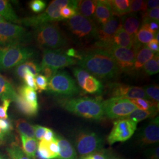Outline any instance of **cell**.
<instances>
[{"label": "cell", "mask_w": 159, "mask_h": 159, "mask_svg": "<svg viewBox=\"0 0 159 159\" xmlns=\"http://www.w3.org/2000/svg\"><path fill=\"white\" fill-rule=\"evenodd\" d=\"M77 64L89 73L102 79L115 77L120 71L113 57L103 48L94 50L81 56Z\"/></svg>", "instance_id": "obj_1"}, {"label": "cell", "mask_w": 159, "mask_h": 159, "mask_svg": "<svg viewBox=\"0 0 159 159\" xmlns=\"http://www.w3.org/2000/svg\"><path fill=\"white\" fill-rule=\"evenodd\" d=\"M102 102L100 97H80L63 100L60 104L67 111L80 117L100 120L104 116Z\"/></svg>", "instance_id": "obj_2"}, {"label": "cell", "mask_w": 159, "mask_h": 159, "mask_svg": "<svg viewBox=\"0 0 159 159\" xmlns=\"http://www.w3.org/2000/svg\"><path fill=\"white\" fill-rule=\"evenodd\" d=\"M33 35L38 46L44 49H57L67 44L57 23H48L35 29Z\"/></svg>", "instance_id": "obj_3"}, {"label": "cell", "mask_w": 159, "mask_h": 159, "mask_svg": "<svg viewBox=\"0 0 159 159\" xmlns=\"http://www.w3.org/2000/svg\"><path fill=\"white\" fill-rule=\"evenodd\" d=\"M71 2V0H54L50 3L44 12L38 16L21 19L20 24L35 29L48 23H57L62 20L60 16L61 9L68 6Z\"/></svg>", "instance_id": "obj_4"}, {"label": "cell", "mask_w": 159, "mask_h": 159, "mask_svg": "<svg viewBox=\"0 0 159 159\" xmlns=\"http://www.w3.org/2000/svg\"><path fill=\"white\" fill-rule=\"evenodd\" d=\"M34 56V50L24 46H0V70L16 67Z\"/></svg>", "instance_id": "obj_5"}, {"label": "cell", "mask_w": 159, "mask_h": 159, "mask_svg": "<svg viewBox=\"0 0 159 159\" xmlns=\"http://www.w3.org/2000/svg\"><path fill=\"white\" fill-rule=\"evenodd\" d=\"M47 91L56 96L70 98L78 94L80 89L70 75L59 71L49 80Z\"/></svg>", "instance_id": "obj_6"}, {"label": "cell", "mask_w": 159, "mask_h": 159, "mask_svg": "<svg viewBox=\"0 0 159 159\" xmlns=\"http://www.w3.org/2000/svg\"><path fill=\"white\" fill-rule=\"evenodd\" d=\"M31 34L22 26L8 23L0 22V46H23L30 40Z\"/></svg>", "instance_id": "obj_7"}, {"label": "cell", "mask_w": 159, "mask_h": 159, "mask_svg": "<svg viewBox=\"0 0 159 159\" xmlns=\"http://www.w3.org/2000/svg\"><path fill=\"white\" fill-rule=\"evenodd\" d=\"M66 25L70 32L78 40H89L96 39L97 27L93 18H87L80 14L66 21Z\"/></svg>", "instance_id": "obj_8"}, {"label": "cell", "mask_w": 159, "mask_h": 159, "mask_svg": "<svg viewBox=\"0 0 159 159\" xmlns=\"http://www.w3.org/2000/svg\"><path fill=\"white\" fill-rule=\"evenodd\" d=\"M104 116L109 119H123L135 110L136 106L130 100L111 97L102 102Z\"/></svg>", "instance_id": "obj_9"}, {"label": "cell", "mask_w": 159, "mask_h": 159, "mask_svg": "<svg viewBox=\"0 0 159 159\" xmlns=\"http://www.w3.org/2000/svg\"><path fill=\"white\" fill-rule=\"evenodd\" d=\"M103 141L102 137L92 131H83L77 135L75 147L81 156L94 153L102 150Z\"/></svg>", "instance_id": "obj_10"}, {"label": "cell", "mask_w": 159, "mask_h": 159, "mask_svg": "<svg viewBox=\"0 0 159 159\" xmlns=\"http://www.w3.org/2000/svg\"><path fill=\"white\" fill-rule=\"evenodd\" d=\"M137 130V124L127 119H119L114 121L113 127L107 138L109 144L124 142L130 139Z\"/></svg>", "instance_id": "obj_11"}, {"label": "cell", "mask_w": 159, "mask_h": 159, "mask_svg": "<svg viewBox=\"0 0 159 159\" xmlns=\"http://www.w3.org/2000/svg\"><path fill=\"white\" fill-rule=\"evenodd\" d=\"M103 49L107 50L112 56L120 70L129 72L134 70L137 52L138 51L136 49L113 46H109Z\"/></svg>", "instance_id": "obj_12"}, {"label": "cell", "mask_w": 159, "mask_h": 159, "mask_svg": "<svg viewBox=\"0 0 159 159\" xmlns=\"http://www.w3.org/2000/svg\"><path fill=\"white\" fill-rule=\"evenodd\" d=\"M122 28L121 17L113 15L108 21L97 27L96 39L100 48H106L110 46L114 36Z\"/></svg>", "instance_id": "obj_13"}, {"label": "cell", "mask_w": 159, "mask_h": 159, "mask_svg": "<svg viewBox=\"0 0 159 159\" xmlns=\"http://www.w3.org/2000/svg\"><path fill=\"white\" fill-rule=\"evenodd\" d=\"M77 64V60L69 57L62 52L50 49H44L41 67H49L58 70Z\"/></svg>", "instance_id": "obj_14"}, {"label": "cell", "mask_w": 159, "mask_h": 159, "mask_svg": "<svg viewBox=\"0 0 159 159\" xmlns=\"http://www.w3.org/2000/svg\"><path fill=\"white\" fill-rule=\"evenodd\" d=\"M109 87L112 97L127 99L143 98L148 100L144 88L140 87L129 86L122 84L114 83L112 85H109Z\"/></svg>", "instance_id": "obj_15"}, {"label": "cell", "mask_w": 159, "mask_h": 159, "mask_svg": "<svg viewBox=\"0 0 159 159\" xmlns=\"http://www.w3.org/2000/svg\"><path fill=\"white\" fill-rule=\"evenodd\" d=\"M139 141L142 145H149L159 142V117L151 120L139 134Z\"/></svg>", "instance_id": "obj_16"}, {"label": "cell", "mask_w": 159, "mask_h": 159, "mask_svg": "<svg viewBox=\"0 0 159 159\" xmlns=\"http://www.w3.org/2000/svg\"><path fill=\"white\" fill-rule=\"evenodd\" d=\"M113 16L110 1H97L96 8L93 16L94 21L99 25L106 23Z\"/></svg>", "instance_id": "obj_17"}, {"label": "cell", "mask_w": 159, "mask_h": 159, "mask_svg": "<svg viewBox=\"0 0 159 159\" xmlns=\"http://www.w3.org/2000/svg\"><path fill=\"white\" fill-rule=\"evenodd\" d=\"M111 46L126 48H134L137 50H139L137 48V41L135 38L132 37L122 28L114 36L109 46Z\"/></svg>", "instance_id": "obj_18"}, {"label": "cell", "mask_w": 159, "mask_h": 159, "mask_svg": "<svg viewBox=\"0 0 159 159\" xmlns=\"http://www.w3.org/2000/svg\"><path fill=\"white\" fill-rule=\"evenodd\" d=\"M122 29L133 38H135L140 25V21L135 13H129L121 17Z\"/></svg>", "instance_id": "obj_19"}, {"label": "cell", "mask_w": 159, "mask_h": 159, "mask_svg": "<svg viewBox=\"0 0 159 159\" xmlns=\"http://www.w3.org/2000/svg\"><path fill=\"white\" fill-rule=\"evenodd\" d=\"M56 139L59 148L57 159H77L75 149L67 139L58 135H56Z\"/></svg>", "instance_id": "obj_20"}, {"label": "cell", "mask_w": 159, "mask_h": 159, "mask_svg": "<svg viewBox=\"0 0 159 159\" xmlns=\"http://www.w3.org/2000/svg\"><path fill=\"white\" fill-rule=\"evenodd\" d=\"M18 93L15 90L11 83L4 76L0 74V99L2 101L10 100L14 102Z\"/></svg>", "instance_id": "obj_21"}, {"label": "cell", "mask_w": 159, "mask_h": 159, "mask_svg": "<svg viewBox=\"0 0 159 159\" xmlns=\"http://www.w3.org/2000/svg\"><path fill=\"white\" fill-rule=\"evenodd\" d=\"M0 16L10 23H20V19L18 18L11 4L8 1L0 0Z\"/></svg>", "instance_id": "obj_22"}, {"label": "cell", "mask_w": 159, "mask_h": 159, "mask_svg": "<svg viewBox=\"0 0 159 159\" xmlns=\"http://www.w3.org/2000/svg\"><path fill=\"white\" fill-rule=\"evenodd\" d=\"M22 144V150L24 154L30 159H36L38 141L35 138H29L23 135H20Z\"/></svg>", "instance_id": "obj_23"}, {"label": "cell", "mask_w": 159, "mask_h": 159, "mask_svg": "<svg viewBox=\"0 0 159 159\" xmlns=\"http://www.w3.org/2000/svg\"><path fill=\"white\" fill-rule=\"evenodd\" d=\"M18 111L25 116L31 117L35 116L39 111V108H36L27 102L23 98L18 94L17 98L14 101Z\"/></svg>", "instance_id": "obj_24"}, {"label": "cell", "mask_w": 159, "mask_h": 159, "mask_svg": "<svg viewBox=\"0 0 159 159\" xmlns=\"http://www.w3.org/2000/svg\"><path fill=\"white\" fill-rule=\"evenodd\" d=\"M155 54L156 53L151 51L147 46H142L137 52L134 69L138 70L142 68L144 64L152 59Z\"/></svg>", "instance_id": "obj_25"}, {"label": "cell", "mask_w": 159, "mask_h": 159, "mask_svg": "<svg viewBox=\"0 0 159 159\" xmlns=\"http://www.w3.org/2000/svg\"><path fill=\"white\" fill-rule=\"evenodd\" d=\"M97 1H78L77 13L87 18H93L96 8Z\"/></svg>", "instance_id": "obj_26"}, {"label": "cell", "mask_w": 159, "mask_h": 159, "mask_svg": "<svg viewBox=\"0 0 159 159\" xmlns=\"http://www.w3.org/2000/svg\"><path fill=\"white\" fill-rule=\"evenodd\" d=\"M18 94L23 97L27 102H29V104L35 107L39 108V106L36 90L26 85H23L18 89Z\"/></svg>", "instance_id": "obj_27"}, {"label": "cell", "mask_w": 159, "mask_h": 159, "mask_svg": "<svg viewBox=\"0 0 159 159\" xmlns=\"http://www.w3.org/2000/svg\"><path fill=\"white\" fill-rule=\"evenodd\" d=\"M102 89V83L94 76L90 75L85 80L82 90L85 93L100 94Z\"/></svg>", "instance_id": "obj_28"}, {"label": "cell", "mask_w": 159, "mask_h": 159, "mask_svg": "<svg viewBox=\"0 0 159 159\" xmlns=\"http://www.w3.org/2000/svg\"><path fill=\"white\" fill-rule=\"evenodd\" d=\"M113 15L121 17L129 14L130 12V0H113L110 1Z\"/></svg>", "instance_id": "obj_29"}, {"label": "cell", "mask_w": 159, "mask_h": 159, "mask_svg": "<svg viewBox=\"0 0 159 159\" xmlns=\"http://www.w3.org/2000/svg\"><path fill=\"white\" fill-rule=\"evenodd\" d=\"M159 109L155 108L148 111H144L142 110L136 108L133 112H131L128 116L126 117V119L130 120L131 121L134 122L137 124L138 123L148 118H152L155 116L158 113Z\"/></svg>", "instance_id": "obj_30"}, {"label": "cell", "mask_w": 159, "mask_h": 159, "mask_svg": "<svg viewBox=\"0 0 159 159\" xmlns=\"http://www.w3.org/2000/svg\"><path fill=\"white\" fill-rule=\"evenodd\" d=\"M15 125L20 135H23L29 138H34V127L28 121L20 119L16 121Z\"/></svg>", "instance_id": "obj_31"}, {"label": "cell", "mask_w": 159, "mask_h": 159, "mask_svg": "<svg viewBox=\"0 0 159 159\" xmlns=\"http://www.w3.org/2000/svg\"><path fill=\"white\" fill-rule=\"evenodd\" d=\"M159 53H156L154 57L143 66L144 71L150 75L158 73L159 71Z\"/></svg>", "instance_id": "obj_32"}, {"label": "cell", "mask_w": 159, "mask_h": 159, "mask_svg": "<svg viewBox=\"0 0 159 159\" xmlns=\"http://www.w3.org/2000/svg\"><path fill=\"white\" fill-rule=\"evenodd\" d=\"M131 102L134 104L137 108L142 110L144 111H148L153 109H159V104L155 103L150 100H146L143 98H135L129 99Z\"/></svg>", "instance_id": "obj_33"}, {"label": "cell", "mask_w": 159, "mask_h": 159, "mask_svg": "<svg viewBox=\"0 0 159 159\" xmlns=\"http://www.w3.org/2000/svg\"><path fill=\"white\" fill-rule=\"evenodd\" d=\"M78 1H71L68 6L63 7L60 10V16L62 20H68L77 14Z\"/></svg>", "instance_id": "obj_34"}, {"label": "cell", "mask_w": 159, "mask_h": 159, "mask_svg": "<svg viewBox=\"0 0 159 159\" xmlns=\"http://www.w3.org/2000/svg\"><path fill=\"white\" fill-rule=\"evenodd\" d=\"M6 151L10 159H30L24 154L21 148L16 143H12L7 148Z\"/></svg>", "instance_id": "obj_35"}, {"label": "cell", "mask_w": 159, "mask_h": 159, "mask_svg": "<svg viewBox=\"0 0 159 159\" xmlns=\"http://www.w3.org/2000/svg\"><path fill=\"white\" fill-rule=\"evenodd\" d=\"M36 156L39 159H54L48 148L47 142L41 140L37 145Z\"/></svg>", "instance_id": "obj_36"}, {"label": "cell", "mask_w": 159, "mask_h": 159, "mask_svg": "<svg viewBox=\"0 0 159 159\" xmlns=\"http://www.w3.org/2000/svg\"><path fill=\"white\" fill-rule=\"evenodd\" d=\"M154 35L147 30L140 27V30L138 31L136 35L135 39L140 44H148V43L154 39Z\"/></svg>", "instance_id": "obj_37"}, {"label": "cell", "mask_w": 159, "mask_h": 159, "mask_svg": "<svg viewBox=\"0 0 159 159\" xmlns=\"http://www.w3.org/2000/svg\"><path fill=\"white\" fill-rule=\"evenodd\" d=\"M145 93L148 99L153 102L159 104V85H150L144 88Z\"/></svg>", "instance_id": "obj_38"}, {"label": "cell", "mask_w": 159, "mask_h": 159, "mask_svg": "<svg viewBox=\"0 0 159 159\" xmlns=\"http://www.w3.org/2000/svg\"><path fill=\"white\" fill-rule=\"evenodd\" d=\"M73 73L77 81V83L80 87L83 89L85 80L90 74L85 70L79 67H74L73 68Z\"/></svg>", "instance_id": "obj_39"}, {"label": "cell", "mask_w": 159, "mask_h": 159, "mask_svg": "<svg viewBox=\"0 0 159 159\" xmlns=\"http://www.w3.org/2000/svg\"><path fill=\"white\" fill-rule=\"evenodd\" d=\"M147 10V1L142 0L130 1V13L136 14L137 12L144 13Z\"/></svg>", "instance_id": "obj_40"}, {"label": "cell", "mask_w": 159, "mask_h": 159, "mask_svg": "<svg viewBox=\"0 0 159 159\" xmlns=\"http://www.w3.org/2000/svg\"><path fill=\"white\" fill-rule=\"evenodd\" d=\"M35 81L37 90H39L40 93L42 91L47 90L48 80L43 74H39L36 75L35 78Z\"/></svg>", "instance_id": "obj_41"}, {"label": "cell", "mask_w": 159, "mask_h": 159, "mask_svg": "<svg viewBox=\"0 0 159 159\" xmlns=\"http://www.w3.org/2000/svg\"><path fill=\"white\" fill-rule=\"evenodd\" d=\"M141 27L155 35L159 31V22L152 20H142Z\"/></svg>", "instance_id": "obj_42"}, {"label": "cell", "mask_w": 159, "mask_h": 159, "mask_svg": "<svg viewBox=\"0 0 159 159\" xmlns=\"http://www.w3.org/2000/svg\"><path fill=\"white\" fill-rule=\"evenodd\" d=\"M46 1L43 0H33L29 4L30 9L35 13H40L43 11L46 8Z\"/></svg>", "instance_id": "obj_43"}, {"label": "cell", "mask_w": 159, "mask_h": 159, "mask_svg": "<svg viewBox=\"0 0 159 159\" xmlns=\"http://www.w3.org/2000/svg\"><path fill=\"white\" fill-rule=\"evenodd\" d=\"M142 20H152L159 22V8H156L148 10L143 13Z\"/></svg>", "instance_id": "obj_44"}, {"label": "cell", "mask_w": 159, "mask_h": 159, "mask_svg": "<svg viewBox=\"0 0 159 159\" xmlns=\"http://www.w3.org/2000/svg\"><path fill=\"white\" fill-rule=\"evenodd\" d=\"M23 80H24V83H25L27 86H28L30 88L33 89L35 90H37V86L35 84L34 76L31 73H30V71L28 70V68L25 70V75H24Z\"/></svg>", "instance_id": "obj_45"}, {"label": "cell", "mask_w": 159, "mask_h": 159, "mask_svg": "<svg viewBox=\"0 0 159 159\" xmlns=\"http://www.w3.org/2000/svg\"><path fill=\"white\" fill-rule=\"evenodd\" d=\"M0 130L8 134H11L13 126L10 120L0 119Z\"/></svg>", "instance_id": "obj_46"}, {"label": "cell", "mask_w": 159, "mask_h": 159, "mask_svg": "<svg viewBox=\"0 0 159 159\" xmlns=\"http://www.w3.org/2000/svg\"><path fill=\"white\" fill-rule=\"evenodd\" d=\"M12 101L10 100H5L2 101V103L0 105V119H8V116L7 111Z\"/></svg>", "instance_id": "obj_47"}, {"label": "cell", "mask_w": 159, "mask_h": 159, "mask_svg": "<svg viewBox=\"0 0 159 159\" xmlns=\"http://www.w3.org/2000/svg\"><path fill=\"white\" fill-rule=\"evenodd\" d=\"M25 64L27 67L28 70L30 73L33 74L34 76H36L40 74L41 72L40 65L33 61H25Z\"/></svg>", "instance_id": "obj_48"}, {"label": "cell", "mask_w": 159, "mask_h": 159, "mask_svg": "<svg viewBox=\"0 0 159 159\" xmlns=\"http://www.w3.org/2000/svg\"><path fill=\"white\" fill-rule=\"evenodd\" d=\"M34 130V138L37 140L40 141L43 139V136L47 129V127L40 125H33Z\"/></svg>", "instance_id": "obj_49"}, {"label": "cell", "mask_w": 159, "mask_h": 159, "mask_svg": "<svg viewBox=\"0 0 159 159\" xmlns=\"http://www.w3.org/2000/svg\"><path fill=\"white\" fill-rule=\"evenodd\" d=\"M27 69V66L25 64V63L24 62V63L17 66V67H16L14 69V73L17 78H18L19 79L22 80L24 79L25 70Z\"/></svg>", "instance_id": "obj_50"}, {"label": "cell", "mask_w": 159, "mask_h": 159, "mask_svg": "<svg viewBox=\"0 0 159 159\" xmlns=\"http://www.w3.org/2000/svg\"><path fill=\"white\" fill-rule=\"evenodd\" d=\"M41 72L43 73V75L49 81L55 74L57 73V70L49 67H41Z\"/></svg>", "instance_id": "obj_51"}, {"label": "cell", "mask_w": 159, "mask_h": 159, "mask_svg": "<svg viewBox=\"0 0 159 159\" xmlns=\"http://www.w3.org/2000/svg\"><path fill=\"white\" fill-rule=\"evenodd\" d=\"M56 134H55L54 131L50 129L47 128L42 140L46 141L47 142H50L56 139Z\"/></svg>", "instance_id": "obj_52"}, {"label": "cell", "mask_w": 159, "mask_h": 159, "mask_svg": "<svg viewBox=\"0 0 159 159\" xmlns=\"http://www.w3.org/2000/svg\"><path fill=\"white\" fill-rule=\"evenodd\" d=\"M148 48L154 53H158L159 51V43H158L154 39L150 41L148 44Z\"/></svg>", "instance_id": "obj_53"}, {"label": "cell", "mask_w": 159, "mask_h": 159, "mask_svg": "<svg viewBox=\"0 0 159 159\" xmlns=\"http://www.w3.org/2000/svg\"><path fill=\"white\" fill-rule=\"evenodd\" d=\"M66 54L69 57L71 58H74L75 59H78L80 60L81 58V55L78 54L77 51H76L74 48H69L67 50V51H66ZM78 60V61H79Z\"/></svg>", "instance_id": "obj_54"}, {"label": "cell", "mask_w": 159, "mask_h": 159, "mask_svg": "<svg viewBox=\"0 0 159 159\" xmlns=\"http://www.w3.org/2000/svg\"><path fill=\"white\" fill-rule=\"evenodd\" d=\"M105 159H125L109 150H104Z\"/></svg>", "instance_id": "obj_55"}, {"label": "cell", "mask_w": 159, "mask_h": 159, "mask_svg": "<svg viewBox=\"0 0 159 159\" xmlns=\"http://www.w3.org/2000/svg\"><path fill=\"white\" fill-rule=\"evenodd\" d=\"M159 146L150 150L148 153V157L149 159H159Z\"/></svg>", "instance_id": "obj_56"}, {"label": "cell", "mask_w": 159, "mask_h": 159, "mask_svg": "<svg viewBox=\"0 0 159 159\" xmlns=\"http://www.w3.org/2000/svg\"><path fill=\"white\" fill-rule=\"evenodd\" d=\"M11 134H8L0 130V146L4 145L8 142L10 139Z\"/></svg>", "instance_id": "obj_57"}, {"label": "cell", "mask_w": 159, "mask_h": 159, "mask_svg": "<svg viewBox=\"0 0 159 159\" xmlns=\"http://www.w3.org/2000/svg\"><path fill=\"white\" fill-rule=\"evenodd\" d=\"M159 1L158 0H150L147 1V9L148 10L159 7ZM147 10V11H148Z\"/></svg>", "instance_id": "obj_58"}, {"label": "cell", "mask_w": 159, "mask_h": 159, "mask_svg": "<svg viewBox=\"0 0 159 159\" xmlns=\"http://www.w3.org/2000/svg\"><path fill=\"white\" fill-rule=\"evenodd\" d=\"M93 154L96 159H105L104 150H102L96 152Z\"/></svg>", "instance_id": "obj_59"}, {"label": "cell", "mask_w": 159, "mask_h": 159, "mask_svg": "<svg viewBox=\"0 0 159 159\" xmlns=\"http://www.w3.org/2000/svg\"><path fill=\"white\" fill-rule=\"evenodd\" d=\"M80 159H96L94 158V156L93 154H89V155H87L84 156H82Z\"/></svg>", "instance_id": "obj_60"}, {"label": "cell", "mask_w": 159, "mask_h": 159, "mask_svg": "<svg viewBox=\"0 0 159 159\" xmlns=\"http://www.w3.org/2000/svg\"><path fill=\"white\" fill-rule=\"evenodd\" d=\"M0 159H7L6 157L3 156V155H2L0 153Z\"/></svg>", "instance_id": "obj_61"}, {"label": "cell", "mask_w": 159, "mask_h": 159, "mask_svg": "<svg viewBox=\"0 0 159 159\" xmlns=\"http://www.w3.org/2000/svg\"><path fill=\"white\" fill-rule=\"evenodd\" d=\"M4 21V19L2 17H1V16H0V22Z\"/></svg>", "instance_id": "obj_62"}]
</instances>
